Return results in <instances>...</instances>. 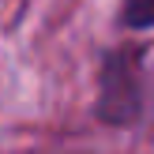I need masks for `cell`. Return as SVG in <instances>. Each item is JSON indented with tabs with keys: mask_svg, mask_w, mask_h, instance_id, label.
<instances>
[{
	"mask_svg": "<svg viewBox=\"0 0 154 154\" xmlns=\"http://www.w3.org/2000/svg\"><path fill=\"white\" fill-rule=\"evenodd\" d=\"M124 30H154V0H120Z\"/></svg>",
	"mask_w": 154,
	"mask_h": 154,
	"instance_id": "2",
	"label": "cell"
},
{
	"mask_svg": "<svg viewBox=\"0 0 154 154\" xmlns=\"http://www.w3.org/2000/svg\"><path fill=\"white\" fill-rule=\"evenodd\" d=\"M143 53L109 49L98 68V98L94 117L109 128H132L143 120Z\"/></svg>",
	"mask_w": 154,
	"mask_h": 154,
	"instance_id": "1",
	"label": "cell"
}]
</instances>
